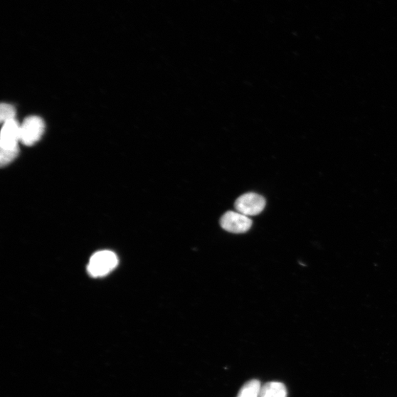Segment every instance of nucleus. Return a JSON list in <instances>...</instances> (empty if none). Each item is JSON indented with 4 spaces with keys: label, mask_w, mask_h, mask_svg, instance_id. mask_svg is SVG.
Masks as SVG:
<instances>
[{
    "label": "nucleus",
    "mask_w": 397,
    "mask_h": 397,
    "mask_svg": "<svg viewBox=\"0 0 397 397\" xmlns=\"http://www.w3.org/2000/svg\"><path fill=\"white\" fill-rule=\"evenodd\" d=\"M119 263L117 255L109 250L96 253L88 265V272L93 277H102L112 272Z\"/></svg>",
    "instance_id": "f257e3e1"
},
{
    "label": "nucleus",
    "mask_w": 397,
    "mask_h": 397,
    "mask_svg": "<svg viewBox=\"0 0 397 397\" xmlns=\"http://www.w3.org/2000/svg\"><path fill=\"white\" fill-rule=\"evenodd\" d=\"M46 125L38 117H30L20 125V142L31 146L41 138Z\"/></svg>",
    "instance_id": "f03ea898"
},
{
    "label": "nucleus",
    "mask_w": 397,
    "mask_h": 397,
    "mask_svg": "<svg viewBox=\"0 0 397 397\" xmlns=\"http://www.w3.org/2000/svg\"><path fill=\"white\" fill-rule=\"evenodd\" d=\"M266 207L265 198L256 193H247L239 196L235 203L236 211L245 216L260 214Z\"/></svg>",
    "instance_id": "7ed1b4c3"
},
{
    "label": "nucleus",
    "mask_w": 397,
    "mask_h": 397,
    "mask_svg": "<svg viewBox=\"0 0 397 397\" xmlns=\"http://www.w3.org/2000/svg\"><path fill=\"white\" fill-rule=\"evenodd\" d=\"M220 225L228 232L244 233L251 228L253 222L248 216L238 211H228L221 218Z\"/></svg>",
    "instance_id": "20e7f679"
},
{
    "label": "nucleus",
    "mask_w": 397,
    "mask_h": 397,
    "mask_svg": "<svg viewBox=\"0 0 397 397\" xmlns=\"http://www.w3.org/2000/svg\"><path fill=\"white\" fill-rule=\"evenodd\" d=\"M20 141V125L14 120L4 123L1 130V148H13L18 147Z\"/></svg>",
    "instance_id": "39448f33"
},
{
    "label": "nucleus",
    "mask_w": 397,
    "mask_h": 397,
    "mask_svg": "<svg viewBox=\"0 0 397 397\" xmlns=\"http://www.w3.org/2000/svg\"><path fill=\"white\" fill-rule=\"evenodd\" d=\"M287 389L280 382H269L261 386L259 397H287Z\"/></svg>",
    "instance_id": "423d86ee"
},
{
    "label": "nucleus",
    "mask_w": 397,
    "mask_h": 397,
    "mask_svg": "<svg viewBox=\"0 0 397 397\" xmlns=\"http://www.w3.org/2000/svg\"><path fill=\"white\" fill-rule=\"evenodd\" d=\"M261 385L258 380H251L240 389L237 397H259Z\"/></svg>",
    "instance_id": "0eeeda50"
},
{
    "label": "nucleus",
    "mask_w": 397,
    "mask_h": 397,
    "mask_svg": "<svg viewBox=\"0 0 397 397\" xmlns=\"http://www.w3.org/2000/svg\"><path fill=\"white\" fill-rule=\"evenodd\" d=\"M18 147L13 148H1L0 151V164L2 166L12 162L18 156Z\"/></svg>",
    "instance_id": "6e6552de"
},
{
    "label": "nucleus",
    "mask_w": 397,
    "mask_h": 397,
    "mask_svg": "<svg viewBox=\"0 0 397 397\" xmlns=\"http://www.w3.org/2000/svg\"><path fill=\"white\" fill-rule=\"evenodd\" d=\"M15 117V107L12 105L2 103L0 106V120L4 124L9 121L14 120Z\"/></svg>",
    "instance_id": "1a4fd4ad"
}]
</instances>
